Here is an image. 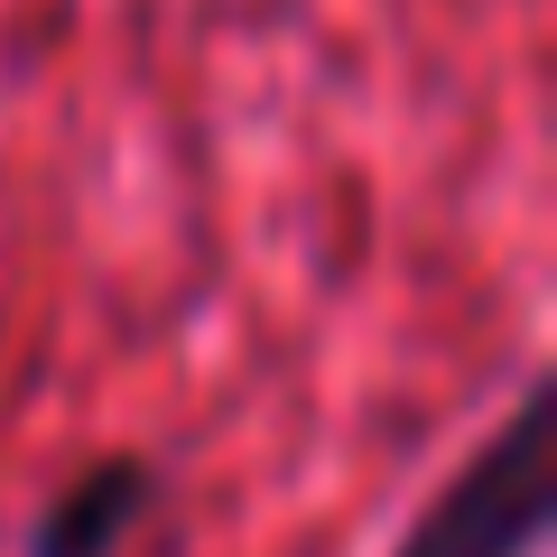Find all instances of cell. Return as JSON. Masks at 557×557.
Wrapping results in <instances>:
<instances>
[{
  "label": "cell",
  "instance_id": "cell-1",
  "mask_svg": "<svg viewBox=\"0 0 557 557\" xmlns=\"http://www.w3.org/2000/svg\"><path fill=\"white\" fill-rule=\"evenodd\" d=\"M539 418H548V381H530V391L511 399L502 437L474 446V456L456 465V483L418 511V530L399 539L391 557H530L539 539H548V465H539Z\"/></svg>",
  "mask_w": 557,
  "mask_h": 557
},
{
  "label": "cell",
  "instance_id": "cell-2",
  "mask_svg": "<svg viewBox=\"0 0 557 557\" xmlns=\"http://www.w3.org/2000/svg\"><path fill=\"white\" fill-rule=\"evenodd\" d=\"M159 493H168V474L149 456H94L38 520H28L20 557H121V539L159 511Z\"/></svg>",
  "mask_w": 557,
  "mask_h": 557
}]
</instances>
